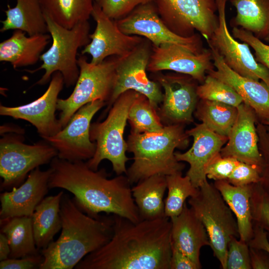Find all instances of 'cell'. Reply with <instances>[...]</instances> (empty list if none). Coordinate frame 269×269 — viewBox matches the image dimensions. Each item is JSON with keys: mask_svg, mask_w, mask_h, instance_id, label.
Returning <instances> with one entry per match:
<instances>
[{"mask_svg": "<svg viewBox=\"0 0 269 269\" xmlns=\"http://www.w3.org/2000/svg\"><path fill=\"white\" fill-rule=\"evenodd\" d=\"M113 234L75 269H170L171 222L164 217L134 223L114 215Z\"/></svg>", "mask_w": 269, "mask_h": 269, "instance_id": "1", "label": "cell"}, {"mask_svg": "<svg viewBox=\"0 0 269 269\" xmlns=\"http://www.w3.org/2000/svg\"><path fill=\"white\" fill-rule=\"evenodd\" d=\"M50 168L49 188L71 192L77 205L87 214L97 217L105 212L134 223L141 220L127 176L109 179L104 169L95 171L84 161L71 162L57 156L50 162Z\"/></svg>", "mask_w": 269, "mask_h": 269, "instance_id": "2", "label": "cell"}, {"mask_svg": "<svg viewBox=\"0 0 269 269\" xmlns=\"http://www.w3.org/2000/svg\"><path fill=\"white\" fill-rule=\"evenodd\" d=\"M60 213V235L41 250L44 260L39 269L74 268L87 255L107 243L112 236L113 214L92 217L67 194L62 196Z\"/></svg>", "mask_w": 269, "mask_h": 269, "instance_id": "3", "label": "cell"}, {"mask_svg": "<svg viewBox=\"0 0 269 269\" xmlns=\"http://www.w3.org/2000/svg\"><path fill=\"white\" fill-rule=\"evenodd\" d=\"M185 125L164 126L156 133H130L127 151L134 161L126 173L131 184L155 175L165 176L182 172L184 164L175 156V149H184L189 142Z\"/></svg>", "mask_w": 269, "mask_h": 269, "instance_id": "4", "label": "cell"}, {"mask_svg": "<svg viewBox=\"0 0 269 269\" xmlns=\"http://www.w3.org/2000/svg\"><path fill=\"white\" fill-rule=\"evenodd\" d=\"M48 32L52 39L50 48L40 56L42 64L38 68L26 70L33 73L44 69L42 77L35 83L44 85L51 79L56 72L63 76L67 87L75 85L78 79L80 70L77 55L78 49L84 47L91 41L90 25L88 21L80 22L70 29L58 24L44 14Z\"/></svg>", "mask_w": 269, "mask_h": 269, "instance_id": "5", "label": "cell"}, {"mask_svg": "<svg viewBox=\"0 0 269 269\" xmlns=\"http://www.w3.org/2000/svg\"><path fill=\"white\" fill-rule=\"evenodd\" d=\"M138 94L134 90L124 92L114 102L104 121L91 124L90 139L96 143V149L86 162L91 169L97 170L101 162L108 159L117 175L127 173L126 164L130 158L126 154L127 143L124 134L130 109Z\"/></svg>", "mask_w": 269, "mask_h": 269, "instance_id": "6", "label": "cell"}, {"mask_svg": "<svg viewBox=\"0 0 269 269\" xmlns=\"http://www.w3.org/2000/svg\"><path fill=\"white\" fill-rule=\"evenodd\" d=\"M188 203L207 232L214 256L226 269L229 243L232 237L239 238L234 215L214 184L205 181L197 194Z\"/></svg>", "mask_w": 269, "mask_h": 269, "instance_id": "7", "label": "cell"}, {"mask_svg": "<svg viewBox=\"0 0 269 269\" xmlns=\"http://www.w3.org/2000/svg\"><path fill=\"white\" fill-rule=\"evenodd\" d=\"M120 56H111L95 64L86 56L78 58L80 70L74 90L66 99H59L57 110L60 111L59 121L64 128L73 115L82 107L97 100L107 104L112 96L116 79V68Z\"/></svg>", "mask_w": 269, "mask_h": 269, "instance_id": "8", "label": "cell"}, {"mask_svg": "<svg viewBox=\"0 0 269 269\" xmlns=\"http://www.w3.org/2000/svg\"><path fill=\"white\" fill-rule=\"evenodd\" d=\"M22 134L9 133L0 139L1 189H8L22 182L28 173L51 162L56 150L43 139L32 145L24 143Z\"/></svg>", "mask_w": 269, "mask_h": 269, "instance_id": "9", "label": "cell"}, {"mask_svg": "<svg viewBox=\"0 0 269 269\" xmlns=\"http://www.w3.org/2000/svg\"><path fill=\"white\" fill-rule=\"evenodd\" d=\"M159 15L176 34L189 37L196 33L208 40L218 22L217 0H154Z\"/></svg>", "mask_w": 269, "mask_h": 269, "instance_id": "10", "label": "cell"}, {"mask_svg": "<svg viewBox=\"0 0 269 269\" xmlns=\"http://www.w3.org/2000/svg\"><path fill=\"white\" fill-rule=\"evenodd\" d=\"M152 47L151 43L144 38L130 53L120 57L113 93L103 116L109 112L116 99L128 90H134L145 96L152 105L158 110L163 100V93L160 85L151 80L146 73Z\"/></svg>", "mask_w": 269, "mask_h": 269, "instance_id": "11", "label": "cell"}, {"mask_svg": "<svg viewBox=\"0 0 269 269\" xmlns=\"http://www.w3.org/2000/svg\"><path fill=\"white\" fill-rule=\"evenodd\" d=\"M115 21L123 33L144 38L152 46L175 44L196 54L205 49L199 33L184 37L170 30L160 18L154 1L139 5L125 17Z\"/></svg>", "mask_w": 269, "mask_h": 269, "instance_id": "12", "label": "cell"}, {"mask_svg": "<svg viewBox=\"0 0 269 269\" xmlns=\"http://www.w3.org/2000/svg\"><path fill=\"white\" fill-rule=\"evenodd\" d=\"M154 81L163 90V100L157 110L164 126L189 124L199 100L198 82L192 77L178 73H155Z\"/></svg>", "mask_w": 269, "mask_h": 269, "instance_id": "13", "label": "cell"}, {"mask_svg": "<svg viewBox=\"0 0 269 269\" xmlns=\"http://www.w3.org/2000/svg\"><path fill=\"white\" fill-rule=\"evenodd\" d=\"M228 0H217L218 22L207 41L208 46L214 48L236 73L243 77L261 80L269 87V70L257 62L248 44L236 40L229 31L226 16Z\"/></svg>", "mask_w": 269, "mask_h": 269, "instance_id": "14", "label": "cell"}, {"mask_svg": "<svg viewBox=\"0 0 269 269\" xmlns=\"http://www.w3.org/2000/svg\"><path fill=\"white\" fill-rule=\"evenodd\" d=\"M107 104L97 100L83 106L67 125L55 135L43 138L57 151V157L71 162L84 161L95 154L96 144L91 141L90 130L93 117Z\"/></svg>", "mask_w": 269, "mask_h": 269, "instance_id": "15", "label": "cell"}, {"mask_svg": "<svg viewBox=\"0 0 269 269\" xmlns=\"http://www.w3.org/2000/svg\"><path fill=\"white\" fill-rule=\"evenodd\" d=\"M64 79L60 72L52 76L44 93L30 103L16 107L0 105V115L26 121L34 126L39 135L44 138L57 134L62 127L56 119L58 96L63 89Z\"/></svg>", "mask_w": 269, "mask_h": 269, "instance_id": "16", "label": "cell"}, {"mask_svg": "<svg viewBox=\"0 0 269 269\" xmlns=\"http://www.w3.org/2000/svg\"><path fill=\"white\" fill-rule=\"evenodd\" d=\"M91 16L96 21V28L90 34L91 41L84 46L81 54H89L92 63H100L111 56H125L144 39L123 33L116 21L107 16L95 2Z\"/></svg>", "mask_w": 269, "mask_h": 269, "instance_id": "17", "label": "cell"}, {"mask_svg": "<svg viewBox=\"0 0 269 269\" xmlns=\"http://www.w3.org/2000/svg\"><path fill=\"white\" fill-rule=\"evenodd\" d=\"M214 69L210 48H205L202 52L196 54L179 45L169 44L152 46L147 66V71L150 72L172 71L188 75L201 84L207 72Z\"/></svg>", "mask_w": 269, "mask_h": 269, "instance_id": "18", "label": "cell"}, {"mask_svg": "<svg viewBox=\"0 0 269 269\" xmlns=\"http://www.w3.org/2000/svg\"><path fill=\"white\" fill-rule=\"evenodd\" d=\"M211 51L214 69L207 74L228 84L250 106L264 124L269 123V87L264 82L243 77L232 70L213 47Z\"/></svg>", "mask_w": 269, "mask_h": 269, "instance_id": "19", "label": "cell"}, {"mask_svg": "<svg viewBox=\"0 0 269 269\" xmlns=\"http://www.w3.org/2000/svg\"><path fill=\"white\" fill-rule=\"evenodd\" d=\"M237 108L236 119L220 153L222 156L232 157L262 168L263 157L256 126L257 116L254 110L243 102Z\"/></svg>", "mask_w": 269, "mask_h": 269, "instance_id": "20", "label": "cell"}, {"mask_svg": "<svg viewBox=\"0 0 269 269\" xmlns=\"http://www.w3.org/2000/svg\"><path fill=\"white\" fill-rule=\"evenodd\" d=\"M186 132L193 137L192 146L185 152L176 151L174 154L178 161L189 164L186 175L194 186L199 188L207 180L205 170L207 165L220 152L228 137L215 133L203 123L196 124L195 127Z\"/></svg>", "mask_w": 269, "mask_h": 269, "instance_id": "21", "label": "cell"}, {"mask_svg": "<svg viewBox=\"0 0 269 269\" xmlns=\"http://www.w3.org/2000/svg\"><path fill=\"white\" fill-rule=\"evenodd\" d=\"M50 168L39 167L30 172L24 183L9 192L0 194V220L14 217L32 216L36 207L48 193Z\"/></svg>", "mask_w": 269, "mask_h": 269, "instance_id": "22", "label": "cell"}, {"mask_svg": "<svg viewBox=\"0 0 269 269\" xmlns=\"http://www.w3.org/2000/svg\"><path fill=\"white\" fill-rule=\"evenodd\" d=\"M170 220L171 247L187 256L201 268L200 250L203 247L210 246L203 223L186 203L181 213Z\"/></svg>", "mask_w": 269, "mask_h": 269, "instance_id": "23", "label": "cell"}, {"mask_svg": "<svg viewBox=\"0 0 269 269\" xmlns=\"http://www.w3.org/2000/svg\"><path fill=\"white\" fill-rule=\"evenodd\" d=\"M50 38L46 33L27 36L24 31L14 30L10 37L0 43V61L10 63L14 69L34 65Z\"/></svg>", "mask_w": 269, "mask_h": 269, "instance_id": "24", "label": "cell"}, {"mask_svg": "<svg viewBox=\"0 0 269 269\" xmlns=\"http://www.w3.org/2000/svg\"><path fill=\"white\" fill-rule=\"evenodd\" d=\"M213 184L235 216L239 239L248 243L254 234L251 200L254 184L235 186L223 180Z\"/></svg>", "mask_w": 269, "mask_h": 269, "instance_id": "25", "label": "cell"}, {"mask_svg": "<svg viewBox=\"0 0 269 269\" xmlns=\"http://www.w3.org/2000/svg\"><path fill=\"white\" fill-rule=\"evenodd\" d=\"M63 191L44 197L31 216L33 236L38 250L46 248L61 229L60 202Z\"/></svg>", "mask_w": 269, "mask_h": 269, "instance_id": "26", "label": "cell"}, {"mask_svg": "<svg viewBox=\"0 0 269 269\" xmlns=\"http://www.w3.org/2000/svg\"><path fill=\"white\" fill-rule=\"evenodd\" d=\"M4 12L6 18L0 21L1 32L18 29L30 36L48 32L39 0H16L15 6L7 4Z\"/></svg>", "mask_w": 269, "mask_h": 269, "instance_id": "27", "label": "cell"}, {"mask_svg": "<svg viewBox=\"0 0 269 269\" xmlns=\"http://www.w3.org/2000/svg\"><path fill=\"white\" fill-rule=\"evenodd\" d=\"M167 189L166 176L155 175L138 182L132 188L141 220L165 216L163 197Z\"/></svg>", "mask_w": 269, "mask_h": 269, "instance_id": "28", "label": "cell"}, {"mask_svg": "<svg viewBox=\"0 0 269 269\" xmlns=\"http://www.w3.org/2000/svg\"><path fill=\"white\" fill-rule=\"evenodd\" d=\"M236 9V15L230 25L252 33L265 39L269 32V0H230Z\"/></svg>", "mask_w": 269, "mask_h": 269, "instance_id": "29", "label": "cell"}, {"mask_svg": "<svg viewBox=\"0 0 269 269\" xmlns=\"http://www.w3.org/2000/svg\"><path fill=\"white\" fill-rule=\"evenodd\" d=\"M0 232L8 240L10 249L9 258H21L39 254L33 236L31 216L0 220Z\"/></svg>", "mask_w": 269, "mask_h": 269, "instance_id": "30", "label": "cell"}, {"mask_svg": "<svg viewBox=\"0 0 269 269\" xmlns=\"http://www.w3.org/2000/svg\"><path fill=\"white\" fill-rule=\"evenodd\" d=\"M44 14L66 28L91 16L95 0H39Z\"/></svg>", "mask_w": 269, "mask_h": 269, "instance_id": "31", "label": "cell"}, {"mask_svg": "<svg viewBox=\"0 0 269 269\" xmlns=\"http://www.w3.org/2000/svg\"><path fill=\"white\" fill-rule=\"evenodd\" d=\"M237 114L238 110L236 107L199 99L194 115L210 130L228 137Z\"/></svg>", "mask_w": 269, "mask_h": 269, "instance_id": "32", "label": "cell"}, {"mask_svg": "<svg viewBox=\"0 0 269 269\" xmlns=\"http://www.w3.org/2000/svg\"><path fill=\"white\" fill-rule=\"evenodd\" d=\"M128 121L131 133L135 134L159 132L164 126L157 110L145 96L139 93L130 109Z\"/></svg>", "mask_w": 269, "mask_h": 269, "instance_id": "33", "label": "cell"}, {"mask_svg": "<svg viewBox=\"0 0 269 269\" xmlns=\"http://www.w3.org/2000/svg\"><path fill=\"white\" fill-rule=\"evenodd\" d=\"M167 196L164 200L165 216L170 218L182 212L188 197L196 196L199 188L195 187L189 177L182 172L166 176Z\"/></svg>", "mask_w": 269, "mask_h": 269, "instance_id": "34", "label": "cell"}, {"mask_svg": "<svg viewBox=\"0 0 269 269\" xmlns=\"http://www.w3.org/2000/svg\"><path fill=\"white\" fill-rule=\"evenodd\" d=\"M199 99L220 102L237 107L243 100L240 96L228 84L207 74L204 82L198 85Z\"/></svg>", "mask_w": 269, "mask_h": 269, "instance_id": "35", "label": "cell"}, {"mask_svg": "<svg viewBox=\"0 0 269 269\" xmlns=\"http://www.w3.org/2000/svg\"><path fill=\"white\" fill-rule=\"evenodd\" d=\"M248 243L232 237L229 243L226 269H251Z\"/></svg>", "mask_w": 269, "mask_h": 269, "instance_id": "36", "label": "cell"}, {"mask_svg": "<svg viewBox=\"0 0 269 269\" xmlns=\"http://www.w3.org/2000/svg\"><path fill=\"white\" fill-rule=\"evenodd\" d=\"M251 203L253 221L269 232V195L258 183L254 184Z\"/></svg>", "mask_w": 269, "mask_h": 269, "instance_id": "37", "label": "cell"}, {"mask_svg": "<svg viewBox=\"0 0 269 269\" xmlns=\"http://www.w3.org/2000/svg\"><path fill=\"white\" fill-rule=\"evenodd\" d=\"M154 0H95L94 2L103 12L111 19H121L139 5L154 1Z\"/></svg>", "mask_w": 269, "mask_h": 269, "instance_id": "38", "label": "cell"}, {"mask_svg": "<svg viewBox=\"0 0 269 269\" xmlns=\"http://www.w3.org/2000/svg\"><path fill=\"white\" fill-rule=\"evenodd\" d=\"M232 35L235 38L248 44L255 51L258 62L269 70V45L255 36L252 33L241 28L234 27Z\"/></svg>", "mask_w": 269, "mask_h": 269, "instance_id": "39", "label": "cell"}, {"mask_svg": "<svg viewBox=\"0 0 269 269\" xmlns=\"http://www.w3.org/2000/svg\"><path fill=\"white\" fill-rule=\"evenodd\" d=\"M262 169L259 166L239 161L227 181L235 186L257 184L261 181Z\"/></svg>", "mask_w": 269, "mask_h": 269, "instance_id": "40", "label": "cell"}, {"mask_svg": "<svg viewBox=\"0 0 269 269\" xmlns=\"http://www.w3.org/2000/svg\"><path fill=\"white\" fill-rule=\"evenodd\" d=\"M239 161L232 157L222 156L220 152L207 165L205 170L206 177L214 181L227 180Z\"/></svg>", "mask_w": 269, "mask_h": 269, "instance_id": "41", "label": "cell"}, {"mask_svg": "<svg viewBox=\"0 0 269 269\" xmlns=\"http://www.w3.org/2000/svg\"><path fill=\"white\" fill-rule=\"evenodd\" d=\"M259 146L263 157L261 179L258 184L269 195V130L262 124L257 126Z\"/></svg>", "mask_w": 269, "mask_h": 269, "instance_id": "42", "label": "cell"}, {"mask_svg": "<svg viewBox=\"0 0 269 269\" xmlns=\"http://www.w3.org/2000/svg\"><path fill=\"white\" fill-rule=\"evenodd\" d=\"M43 257L40 254L21 258L7 259L0 261V269H39L43 262Z\"/></svg>", "mask_w": 269, "mask_h": 269, "instance_id": "43", "label": "cell"}, {"mask_svg": "<svg viewBox=\"0 0 269 269\" xmlns=\"http://www.w3.org/2000/svg\"><path fill=\"white\" fill-rule=\"evenodd\" d=\"M201 268L187 256L171 247L170 269H199Z\"/></svg>", "mask_w": 269, "mask_h": 269, "instance_id": "44", "label": "cell"}, {"mask_svg": "<svg viewBox=\"0 0 269 269\" xmlns=\"http://www.w3.org/2000/svg\"><path fill=\"white\" fill-rule=\"evenodd\" d=\"M248 244L250 248L265 251L269 254V242L267 232L258 225L256 224L254 228L253 236Z\"/></svg>", "mask_w": 269, "mask_h": 269, "instance_id": "45", "label": "cell"}, {"mask_svg": "<svg viewBox=\"0 0 269 269\" xmlns=\"http://www.w3.org/2000/svg\"><path fill=\"white\" fill-rule=\"evenodd\" d=\"M249 248L252 269H269V259L263 255L260 250Z\"/></svg>", "mask_w": 269, "mask_h": 269, "instance_id": "46", "label": "cell"}, {"mask_svg": "<svg viewBox=\"0 0 269 269\" xmlns=\"http://www.w3.org/2000/svg\"><path fill=\"white\" fill-rule=\"evenodd\" d=\"M10 249L8 240L6 236L2 233L0 234V261L9 258Z\"/></svg>", "mask_w": 269, "mask_h": 269, "instance_id": "47", "label": "cell"}, {"mask_svg": "<svg viewBox=\"0 0 269 269\" xmlns=\"http://www.w3.org/2000/svg\"><path fill=\"white\" fill-rule=\"evenodd\" d=\"M6 133H13L19 134H23L24 133V130L17 127L5 125L0 127V135L5 134Z\"/></svg>", "mask_w": 269, "mask_h": 269, "instance_id": "48", "label": "cell"}, {"mask_svg": "<svg viewBox=\"0 0 269 269\" xmlns=\"http://www.w3.org/2000/svg\"><path fill=\"white\" fill-rule=\"evenodd\" d=\"M264 40L269 42V32L267 36H266V37L265 38Z\"/></svg>", "mask_w": 269, "mask_h": 269, "instance_id": "49", "label": "cell"}, {"mask_svg": "<svg viewBox=\"0 0 269 269\" xmlns=\"http://www.w3.org/2000/svg\"><path fill=\"white\" fill-rule=\"evenodd\" d=\"M265 125H267V126H269V123H267V124H265Z\"/></svg>", "mask_w": 269, "mask_h": 269, "instance_id": "50", "label": "cell"}]
</instances>
